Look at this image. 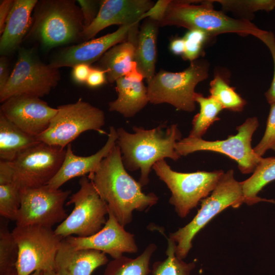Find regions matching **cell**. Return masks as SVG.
I'll list each match as a JSON object with an SVG mask.
<instances>
[{"instance_id": "3", "label": "cell", "mask_w": 275, "mask_h": 275, "mask_svg": "<svg viewBox=\"0 0 275 275\" xmlns=\"http://www.w3.org/2000/svg\"><path fill=\"white\" fill-rule=\"evenodd\" d=\"M214 1H170L159 25L199 30L213 37L224 33L257 37L261 30L249 20L235 19L213 8Z\"/></svg>"}, {"instance_id": "8", "label": "cell", "mask_w": 275, "mask_h": 275, "mask_svg": "<svg viewBox=\"0 0 275 275\" xmlns=\"http://www.w3.org/2000/svg\"><path fill=\"white\" fill-rule=\"evenodd\" d=\"M258 126L257 118L250 117L236 127V134L225 140L207 141L188 136L176 143L175 149L180 156L200 151L223 154L235 160L242 174H250L254 172L262 158L255 153L251 145L253 135Z\"/></svg>"}, {"instance_id": "21", "label": "cell", "mask_w": 275, "mask_h": 275, "mask_svg": "<svg viewBox=\"0 0 275 275\" xmlns=\"http://www.w3.org/2000/svg\"><path fill=\"white\" fill-rule=\"evenodd\" d=\"M37 0H15L7 17L0 39L1 56L9 54L20 44L30 30L33 19L31 14Z\"/></svg>"}, {"instance_id": "39", "label": "cell", "mask_w": 275, "mask_h": 275, "mask_svg": "<svg viewBox=\"0 0 275 275\" xmlns=\"http://www.w3.org/2000/svg\"><path fill=\"white\" fill-rule=\"evenodd\" d=\"M106 80V71L100 68H92L86 84L91 88L98 87Z\"/></svg>"}, {"instance_id": "11", "label": "cell", "mask_w": 275, "mask_h": 275, "mask_svg": "<svg viewBox=\"0 0 275 275\" xmlns=\"http://www.w3.org/2000/svg\"><path fill=\"white\" fill-rule=\"evenodd\" d=\"M79 184V189L67 203V205H74L73 210L54 230L64 238L73 235L80 237L91 236L99 232L107 221L108 206L88 176L81 177Z\"/></svg>"}, {"instance_id": "22", "label": "cell", "mask_w": 275, "mask_h": 275, "mask_svg": "<svg viewBox=\"0 0 275 275\" xmlns=\"http://www.w3.org/2000/svg\"><path fill=\"white\" fill-rule=\"evenodd\" d=\"M118 98L109 103V110L126 118L134 116L149 102L147 88L142 81L131 80L123 76L116 81Z\"/></svg>"}, {"instance_id": "26", "label": "cell", "mask_w": 275, "mask_h": 275, "mask_svg": "<svg viewBox=\"0 0 275 275\" xmlns=\"http://www.w3.org/2000/svg\"><path fill=\"white\" fill-rule=\"evenodd\" d=\"M275 180V157H262L260 163L247 179L240 182L244 203L252 205L260 202L275 204V200L262 198L258 193L267 184Z\"/></svg>"}, {"instance_id": "9", "label": "cell", "mask_w": 275, "mask_h": 275, "mask_svg": "<svg viewBox=\"0 0 275 275\" xmlns=\"http://www.w3.org/2000/svg\"><path fill=\"white\" fill-rule=\"evenodd\" d=\"M57 109L48 128L37 137L39 141L64 148L85 131L106 133L102 129L105 124L104 113L81 98L60 105Z\"/></svg>"}, {"instance_id": "27", "label": "cell", "mask_w": 275, "mask_h": 275, "mask_svg": "<svg viewBox=\"0 0 275 275\" xmlns=\"http://www.w3.org/2000/svg\"><path fill=\"white\" fill-rule=\"evenodd\" d=\"M156 249V245L152 243L135 258L123 255L113 259L107 264L103 275H148L151 272L150 261Z\"/></svg>"}, {"instance_id": "30", "label": "cell", "mask_w": 275, "mask_h": 275, "mask_svg": "<svg viewBox=\"0 0 275 275\" xmlns=\"http://www.w3.org/2000/svg\"><path fill=\"white\" fill-rule=\"evenodd\" d=\"M168 247L166 251L167 256L163 261H157L152 265V275H191L195 268L194 262L186 263L176 257V244L168 238Z\"/></svg>"}, {"instance_id": "41", "label": "cell", "mask_w": 275, "mask_h": 275, "mask_svg": "<svg viewBox=\"0 0 275 275\" xmlns=\"http://www.w3.org/2000/svg\"><path fill=\"white\" fill-rule=\"evenodd\" d=\"M13 0H4L1 1L0 4V33L2 34L4 31L6 22L10 12Z\"/></svg>"}, {"instance_id": "13", "label": "cell", "mask_w": 275, "mask_h": 275, "mask_svg": "<svg viewBox=\"0 0 275 275\" xmlns=\"http://www.w3.org/2000/svg\"><path fill=\"white\" fill-rule=\"evenodd\" d=\"M66 150L40 142L9 161L13 182L21 190L47 184L60 169Z\"/></svg>"}, {"instance_id": "40", "label": "cell", "mask_w": 275, "mask_h": 275, "mask_svg": "<svg viewBox=\"0 0 275 275\" xmlns=\"http://www.w3.org/2000/svg\"><path fill=\"white\" fill-rule=\"evenodd\" d=\"M91 69L92 68L89 65H77L73 68L72 77L77 83H86Z\"/></svg>"}, {"instance_id": "46", "label": "cell", "mask_w": 275, "mask_h": 275, "mask_svg": "<svg viewBox=\"0 0 275 275\" xmlns=\"http://www.w3.org/2000/svg\"><path fill=\"white\" fill-rule=\"evenodd\" d=\"M43 271L42 270H36L30 275H43Z\"/></svg>"}, {"instance_id": "2", "label": "cell", "mask_w": 275, "mask_h": 275, "mask_svg": "<svg viewBox=\"0 0 275 275\" xmlns=\"http://www.w3.org/2000/svg\"><path fill=\"white\" fill-rule=\"evenodd\" d=\"M166 127L164 124L150 129L134 126L133 133L122 127L117 129L116 144L124 166L130 171L140 170L139 182L142 186L149 183L150 173L156 162L166 158L176 161L181 157L175 149L176 143L182 139L178 125L173 124L164 130Z\"/></svg>"}, {"instance_id": "32", "label": "cell", "mask_w": 275, "mask_h": 275, "mask_svg": "<svg viewBox=\"0 0 275 275\" xmlns=\"http://www.w3.org/2000/svg\"><path fill=\"white\" fill-rule=\"evenodd\" d=\"M21 191L14 182L0 184V215L3 218L16 221L21 205Z\"/></svg>"}, {"instance_id": "34", "label": "cell", "mask_w": 275, "mask_h": 275, "mask_svg": "<svg viewBox=\"0 0 275 275\" xmlns=\"http://www.w3.org/2000/svg\"><path fill=\"white\" fill-rule=\"evenodd\" d=\"M212 38L206 32L199 30H188L183 37L185 41L183 59L190 62L197 60L201 54L204 44Z\"/></svg>"}, {"instance_id": "31", "label": "cell", "mask_w": 275, "mask_h": 275, "mask_svg": "<svg viewBox=\"0 0 275 275\" xmlns=\"http://www.w3.org/2000/svg\"><path fill=\"white\" fill-rule=\"evenodd\" d=\"M8 220H1L0 226V275L16 267L18 247L12 232L8 227Z\"/></svg>"}, {"instance_id": "4", "label": "cell", "mask_w": 275, "mask_h": 275, "mask_svg": "<svg viewBox=\"0 0 275 275\" xmlns=\"http://www.w3.org/2000/svg\"><path fill=\"white\" fill-rule=\"evenodd\" d=\"M35 10L30 34L43 48L50 49L81 39L84 19L75 1H41Z\"/></svg>"}, {"instance_id": "1", "label": "cell", "mask_w": 275, "mask_h": 275, "mask_svg": "<svg viewBox=\"0 0 275 275\" xmlns=\"http://www.w3.org/2000/svg\"><path fill=\"white\" fill-rule=\"evenodd\" d=\"M88 177L106 203L108 212L123 227L132 221L134 211H146L158 202L155 194L144 193L142 185L127 173L117 144Z\"/></svg>"}, {"instance_id": "18", "label": "cell", "mask_w": 275, "mask_h": 275, "mask_svg": "<svg viewBox=\"0 0 275 275\" xmlns=\"http://www.w3.org/2000/svg\"><path fill=\"white\" fill-rule=\"evenodd\" d=\"M154 4L149 0L102 1L96 17L84 29L81 39L89 41L100 31L112 25L122 26L139 23Z\"/></svg>"}, {"instance_id": "37", "label": "cell", "mask_w": 275, "mask_h": 275, "mask_svg": "<svg viewBox=\"0 0 275 275\" xmlns=\"http://www.w3.org/2000/svg\"><path fill=\"white\" fill-rule=\"evenodd\" d=\"M77 2L80 6L85 28L90 25L96 17L98 12V2L91 0H78Z\"/></svg>"}, {"instance_id": "42", "label": "cell", "mask_w": 275, "mask_h": 275, "mask_svg": "<svg viewBox=\"0 0 275 275\" xmlns=\"http://www.w3.org/2000/svg\"><path fill=\"white\" fill-rule=\"evenodd\" d=\"M10 75L7 59L5 56H1L0 58V90L5 86Z\"/></svg>"}, {"instance_id": "24", "label": "cell", "mask_w": 275, "mask_h": 275, "mask_svg": "<svg viewBox=\"0 0 275 275\" xmlns=\"http://www.w3.org/2000/svg\"><path fill=\"white\" fill-rule=\"evenodd\" d=\"M136 41L127 39L111 48L99 60V68L106 71L110 83L124 76L136 64Z\"/></svg>"}, {"instance_id": "20", "label": "cell", "mask_w": 275, "mask_h": 275, "mask_svg": "<svg viewBox=\"0 0 275 275\" xmlns=\"http://www.w3.org/2000/svg\"><path fill=\"white\" fill-rule=\"evenodd\" d=\"M108 262L106 254L91 249L75 250L63 238L56 257L54 270L58 275H91Z\"/></svg>"}, {"instance_id": "15", "label": "cell", "mask_w": 275, "mask_h": 275, "mask_svg": "<svg viewBox=\"0 0 275 275\" xmlns=\"http://www.w3.org/2000/svg\"><path fill=\"white\" fill-rule=\"evenodd\" d=\"M57 108L48 105L40 97L18 95L7 99L1 106V112L25 132L38 137L48 127Z\"/></svg>"}, {"instance_id": "43", "label": "cell", "mask_w": 275, "mask_h": 275, "mask_svg": "<svg viewBox=\"0 0 275 275\" xmlns=\"http://www.w3.org/2000/svg\"><path fill=\"white\" fill-rule=\"evenodd\" d=\"M170 49L175 55L183 56L185 51V41L183 38L174 39L170 43Z\"/></svg>"}, {"instance_id": "23", "label": "cell", "mask_w": 275, "mask_h": 275, "mask_svg": "<svg viewBox=\"0 0 275 275\" xmlns=\"http://www.w3.org/2000/svg\"><path fill=\"white\" fill-rule=\"evenodd\" d=\"M158 23L148 18L139 31L134 61L138 71L147 82L154 76L156 58V43Z\"/></svg>"}, {"instance_id": "28", "label": "cell", "mask_w": 275, "mask_h": 275, "mask_svg": "<svg viewBox=\"0 0 275 275\" xmlns=\"http://www.w3.org/2000/svg\"><path fill=\"white\" fill-rule=\"evenodd\" d=\"M195 99L200 108L199 113L193 118L192 128L188 136L202 138L209 127L214 122L220 120L218 115L223 107L210 96L205 97L197 93Z\"/></svg>"}, {"instance_id": "29", "label": "cell", "mask_w": 275, "mask_h": 275, "mask_svg": "<svg viewBox=\"0 0 275 275\" xmlns=\"http://www.w3.org/2000/svg\"><path fill=\"white\" fill-rule=\"evenodd\" d=\"M210 96L217 101L223 107L235 112H241L246 103L243 99L231 87L228 81L220 74L216 73L210 82Z\"/></svg>"}, {"instance_id": "38", "label": "cell", "mask_w": 275, "mask_h": 275, "mask_svg": "<svg viewBox=\"0 0 275 275\" xmlns=\"http://www.w3.org/2000/svg\"><path fill=\"white\" fill-rule=\"evenodd\" d=\"M169 2V0L158 1L150 10L143 16L142 19L148 17L158 23L163 17Z\"/></svg>"}, {"instance_id": "16", "label": "cell", "mask_w": 275, "mask_h": 275, "mask_svg": "<svg viewBox=\"0 0 275 275\" xmlns=\"http://www.w3.org/2000/svg\"><path fill=\"white\" fill-rule=\"evenodd\" d=\"M108 215L105 224L97 233L88 237L69 236L64 238L75 250H95L113 259L125 253H136L138 247L134 235L126 231L111 213Z\"/></svg>"}, {"instance_id": "5", "label": "cell", "mask_w": 275, "mask_h": 275, "mask_svg": "<svg viewBox=\"0 0 275 275\" xmlns=\"http://www.w3.org/2000/svg\"><path fill=\"white\" fill-rule=\"evenodd\" d=\"M234 171H227L210 196L201 200V207L193 219L185 226L170 234L169 238L176 244L177 257L184 259L192 248L196 235L215 216L229 207H239L244 203L240 182L234 178Z\"/></svg>"}, {"instance_id": "10", "label": "cell", "mask_w": 275, "mask_h": 275, "mask_svg": "<svg viewBox=\"0 0 275 275\" xmlns=\"http://www.w3.org/2000/svg\"><path fill=\"white\" fill-rule=\"evenodd\" d=\"M60 78L59 69L43 63L34 50L20 48L9 78L0 90V101L3 103L18 95L44 96L58 85Z\"/></svg>"}, {"instance_id": "12", "label": "cell", "mask_w": 275, "mask_h": 275, "mask_svg": "<svg viewBox=\"0 0 275 275\" xmlns=\"http://www.w3.org/2000/svg\"><path fill=\"white\" fill-rule=\"evenodd\" d=\"M18 247L17 275L36 270H54L55 259L64 238L52 228L39 225L16 226L12 231Z\"/></svg>"}, {"instance_id": "45", "label": "cell", "mask_w": 275, "mask_h": 275, "mask_svg": "<svg viewBox=\"0 0 275 275\" xmlns=\"http://www.w3.org/2000/svg\"><path fill=\"white\" fill-rule=\"evenodd\" d=\"M43 275H58L54 270H46L43 271Z\"/></svg>"}, {"instance_id": "6", "label": "cell", "mask_w": 275, "mask_h": 275, "mask_svg": "<svg viewBox=\"0 0 275 275\" xmlns=\"http://www.w3.org/2000/svg\"><path fill=\"white\" fill-rule=\"evenodd\" d=\"M209 64L207 60L197 59L179 72L160 70L148 82L149 102L166 103L178 110L193 112L196 108V86L208 77Z\"/></svg>"}, {"instance_id": "17", "label": "cell", "mask_w": 275, "mask_h": 275, "mask_svg": "<svg viewBox=\"0 0 275 275\" xmlns=\"http://www.w3.org/2000/svg\"><path fill=\"white\" fill-rule=\"evenodd\" d=\"M139 23L122 25L101 37L62 48L52 58L49 65L58 69L73 68L82 64L90 65L111 48L127 40L131 30Z\"/></svg>"}, {"instance_id": "36", "label": "cell", "mask_w": 275, "mask_h": 275, "mask_svg": "<svg viewBox=\"0 0 275 275\" xmlns=\"http://www.w3.org/2000/svg\"><path fill=\"white\" fill-rule=\"evenodd\" d=\"M257 38L267 46L273 62L274 71L272 80L269 88L265 93L266 100L270 105L275 103V36L272 32L262 30Z\"/></svg>"}, {"instance_id": "14", "label": "cell", "mask_w": 275, "mask_h": 275, "mask_svg": "<svg viewBox=\"0 0 275 275\" xmlns=\"http://www.w3.org/2000/svg\"><path fill=\"white\" fill-rule=\"evenodd\" d=\"M70 190L53 189L48 185L21 190L16 226L39 225L52 228L68 216L65 203Z\"/></svg>"}, {"instance_id": "19", "label": "cell", "mask_w": 275, "mask_h": 275, "mask_svg": "<svg viewBox=\"0 0 275 275\" xmlns=\"http://www.w3.org/2000/svg\"><path fill=\"white\" fill-rule=\"evenodd\" d=\"M107 135V140L104 146L96 153L88 156L74 154L71 144H68L60 169L47 185L51 188L59 189L69 180L78 176L82 177L94 172L116 145L117 132L114 126L109 127Z\"/></svg>"}, {"instance_id": "25", "label": "cell", "mask_w": 275, "mask_h": 275, "mask_svg": "<svg viewBox=\"0 0 275 275\" xmlns=\"http://www.w3.org/2000/svg\"><path fill=\"white\" fill-rule=\"evenodd\" d=\"M37 137L25 132L0 112V159L13 161L20 153L40 143Z\"/></svg>"}, {"instance_id": "35", "label": "cell", "mask_w": 275, "mask_h": 275, "mask_svg": "<svg viewBox=\"0 0 275 275\" xmlns=\"http://www.w3.org/2000/svg\"><path fill=\"white\" fill-rule=\"evenodd\" d=\"M253 150L260 157H262L269 150L275 151V103L270 104L264 135L259 143L253 148Z\"/></svg>"}, {"instance_id": "7", "label": "cell", "mask_w": 275, "mask_h": 275, "mask_svg": "<svg viewBox=\"0 0 275 275\" xmlns=\"http://www.w3.org/2000/svg\"><path fill=\"white\" fill-rule=\"evenodd\" d=\"M152 169L170 190L169 203L181 218L185 217L200 201L208 197L225 174L222 170L178 172L173 170L164 159L156 162Z\"/></svg>"}, {"instance_id": "33", "label": "cell", "mask_w": 275, "mask_h": 275, "mask_svg": "<svg viewBox=\"0 0 275 275\" xmlns=\"http://www.w3.org/2000/svg\"><path fill=\"white\" fill-rule=\"evenodd\" d=\"M223 11L248 16L258 11L270 12L275 9V0H215Z\"/></svg>"}, {"instance_id": "44", "label": "cell", "mask_w": 275, "mask_h": 275, "mask_svg": "<svg viewBox=\"0 0 275 275\" xmlns=\"http://www.w3.org/2000/svg\"><path fill=\"white\" fill-rule=\"evenodd\" d=\"M3 275H17V271L16 267L9 269Z\"/></svg>"}]
</instances>
